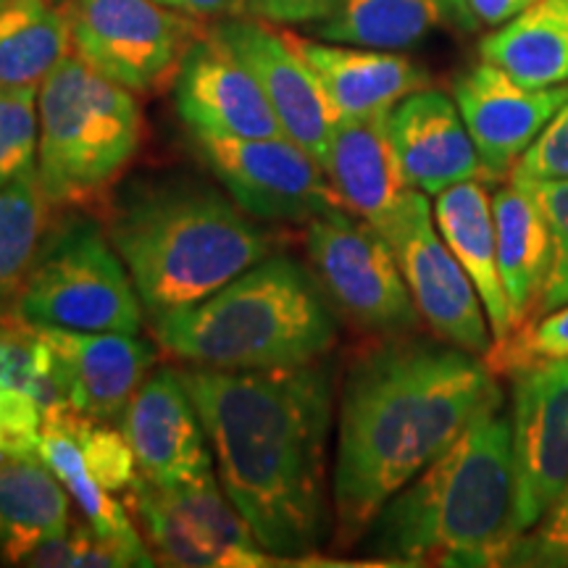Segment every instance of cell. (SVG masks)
Masks as SVG:
<instances>
[{
    "label": "cell",
    "instance_id": "1",
    "mask_svg": "<svg viewBox=\"0 0 568 568\" xmlns=\"http://www.w3.org/2000/svg\"><path fill=\"white\" fill-rule=\"evenodd\" d=\"M219 481L268 556L308 558L332 529L326 479L335 379L322 361L272 372H184Z\"/></svg>",
    "mask_w": 568,
    "mask_h": 568
},
{
    "label": "cell",
    "instance_id": "2",
    "mask_svg": "<svg viewBox=\"0 0 568 568\" xmlns=\"http://www.w3.org/2000/svg\"><path fill=\"white\" fill-rule=\"evenodd\" d=\"M497 385L485 355L393 339L358 358L339 397L332 510L343 545L453 445Z\"/></svg>",
    "mask_w": 568,
    "mask_h": 568
},
{
    "label": "cell",
    "instance_id": "3",
    "mask_svg": "<svg viewBox=\"0 0 568 568\" xmlns=\"http://www.w3.org/2000/svg\"><path fill=\"white\" fill-rule=\"evenodd\" d=\"M514 497V426L497 387L443 456L379 510L368 552L400 566H506Z\"/></svg>",
    "mask_w": 568,
    "mask_h": 568
},
{
    "label": "cell",
    "instance_id": "4",
    "mask_svg": "<svg viewBox=\"0 0 568 568\" xmlns=\"http://www.w3.org/2000/svg\"><path fill=\"white\" fill-rule=\"evenodd\" d=\"M109 237L153 318L203 303L272 251V234L232 195L180 172L126 180Z\"/></svg>",
    "mask_w": 568,
    "mask_h": 568
},
{
    "label": "cell",
    "instance_id": "5",
    "mask_svg": "<svg viewBox=\"0 0 568 568\" xmlns=\"http://www.w3.org/2000/svg\"><path fill=\"white\" fill-rule=\"evenodd\" d=\"M153 332L195 368L272 372L326 358L337 314L314 268L272 255L193 308L153 318Z\"/></svg>",
    "mask_w": 568,
    "mask_h": 568
},
{
    "label": "cell",
    "instance_id": "6",
    "mask_svg": "<svg viewBox=\"0 0 568 568\" xmlns=\"http://www.w3.org/2000/svg\"><path fill=\"white\" fill-rule=\"evenodd\" d=\"M38 180L48 203H88L130 166L142 140L132 90L80 55H67L40 84Z\"/></svg>",
    "mask_w": 568,
    "mask_h": 568
},
{
    "label": "cell",
    "instance_id": "7",
    "mask_svg": "<svg viewBox=\"0 0 568 568\" xmlns=\"http://www.w3.org/2000/svg\"><path fill=\"white\" fill-rule=\"evenodd\" d=\"M32 329L138 335L142 301L122 255L90 216H69L40 243L17 297Z\"/></svg>",
    "mask_w": 568,
    "mask_h": 568
},
{
    "label": "cell",
    "instance_id": "8",
    "mask_svg": "<svg viewBox=\"0 0 568 568\" xmlns=\"http://www.w3.org/2000/svg\"><path fill=\"white\" fill-rule=\"evenodd\" d=\"M311 268L326 297L353 324L397 335L418 324V308L403 280L393 245L364 219L335 209L308 222Z\"/></svg>",
    "mask_w": 568,
    "mask_h": 568
},
{
    "label": "cell",
    "instance_id": "9",
    "mask_svg": "<svg viewBox=\"0 0 568 568\" xmlns=\"http://www.w3.org/2000/svg\"><path fill=\"white\" fill-rule=\"evenodd\" d=\"M126 508L140 518L155 552L169 566H264L268 552L226 497L213 471L182 485H153L140 477L126 487Z\"/></svg>",
    "mask_w": 568,
    "mask_h": 568
},
{
    "label": "cell",
    "instance_id": "10",
    "mask_svg": "<svg viewBox=\"0 0 568 568\" xmlns=\"http://www.w3.org/2000/svg\"><path fill=\"white\" fill-rule=\"evenodd\" d=\"M63 13L77 55L132 92L161 84L201 38L187 13L159 0H67Z\"/></svg>",
    "mask_w": 568,
    "mask_h": 568
},
{
    "label": "cell",
    "instance_id": "11",
    "mask_svg": "<svg viewBox=\"0 0 568 568\" xmlns=\"http://www.w3.org/2000/svg\"><path fill=\"white\" fill-rule=\"evenodd\" d=\"M514 426V535L535 527L568 487V358L506 368Z\"/></svg>",
    "mask_w": 568,
    "mask_h": 568
},
{
    "label": "cell",
    "instance_id": "12",
    "mask_svg": "<svg viewBox=\"0 0 568 568\" xmlns=\"http://www.w3.org/2000/svg\"><path fill=\"white\" fill-rule=\"evenodd\" d=\"M379 234L393 245L418 316L435 335L464 351L489 355L495 337L487 311L474 282L437 230L429 195L414 190Z\"/></svg>",
    "mask_w": 568,
    "mask_h": 568
},
{
    "label": "cell",
    "instance_id": "13",
    "mask_svg": "<svg viewBox=\"0 0 568 568\" xmlns=\"http://www.w3.org/2000/svg\"><path fill=\"white\" fill-rule=\"evenodd\" d=\"M193 145L234 203L253 219L311 222L343 209L322 161L295 140H226L193 134Z\"/></svg>",
    "mask_w": 568,
    "mask_h": 568
},
{
    "label": "cell",
    "instance_id": "14",
    "mask_svg": "<svg viewBox=\"0 0 568 568\" xmlns=\"http://www.w3.org/2000/svg\"><path fill=\"white\" fill-rule=\"evenodd\" d=\"M174 105L193 134L226 140L287 138L251 69L222 40L201 34L176 67Z\"/></svg>",
    "mask_w": 568,
    "mask_h": 568
},
{
    "label": "cell",
    "instance_id": "15",
    "mask_svg": "<svg viewBox=\"0 0 568 568\" xmlns=\"http://www.w3.org/2000/svg\"><path fill=\"white\" fill-rule=\"evenodd\" d=\"M453 101L477 145L487 182H493L510 176L518 159L568 101V84L529 88L481 59L456 77Z\"/></svg>",
    "mask_w": 568,
    "mask_h": 568
},
{
    "label": "cell",
    "instance_id": "16",
    "mask_svg": "<svg viewBox=\"0 0 568 568\" xmlns=\"http://www.w3.org/2000/svg\"><path fill=\"white\" fill-rule=\"evenodd\" d=\"M211 34L251 69L284 134L324 166L339 113L314 69L297 55L284 32H274L251 19H224L213 27Z\"/></svg>",
    "mask_w": 568,
    "mask_h": 568
},
{
    "label": "cell",
    "instance_id": "17",
    "mask_svg": "<svg viewBox=\"0 0 568 568\" xmlns=\"http://www.w3.org/2000/svg\"><path fill=\"white\" fill-rule=\"evenodd\" d=\"M38 332L55 393L98 422L124 416L155 361L151 345L124 332Z\"/></svg>",
    "mask_w": 568,
    "mask_h": 568
},
{
    "label": "cell",
    "instance_id": "18",
    "mask_svg": "<svg viewBox=\"0 0 568 568\" xmlns=\"http://www.w3.org/2000/svg\"><path fill=\"white\" fill-rule=\"evenodd\" d=\"M122 422L140 477L153 485L172 487L213 471L203 418L184 376L172 368H161L142 382Z\"/></svg>",
    "mask_w": 568,
    "mask_h": 568
},
{
    "label": "cell",
    "instance_id": "19",
    "mask_svg": "<svg viewBox=\"0 0 568 568\" xmlns=\"http://www.w3.org/2000/svg\"><path fill=\"white\" fill-rule=\"evenodd\" d=\"M397 159L414 190L435 197L453 184L487 180L456 101L424 88L389 111Z\"/></svg>",
    "mask_w": 568,
    "mask_h": 568
},
{
    "label": "cell",
    "instance_id": "20",
    "mask_svg": "<svg viewBox=\"0 0 568 568\" xmlns=\"http://www.w3.org/2000/svg\"><path fill=\"white\" fill-rule=\"evenodd\" d=\"M324 172L345 211L382 232L414 193L397 159L389 113L339 119Z\"/></svg>",
    "mask_w": 568,
    "mask_h": 568
},
{
    "label": "cell",
    "instance_id": "21",
    "mask_svg": "<svg viewBox=\"0 0 568 568\" xmlns=\"http://www.w3.org/2000/svg\"><path fill=\"white\" fill-rule=\"evenodd\" d=\"M297 55L314 69L339 119H366L389 113L414 92L429 88V71L395 51L339 45L284 32Z\"/></svg>",
    "mask_w": 568,
    "mask_h": 568
},
{
    "label": "cell",
    "instance_id": "22",
    "mask_svg": "<svg viewBox=\"0 0 568 568\" xmlns=\"http://www.w3.org/2000/svg\"><path fill=\"white\" fill-rule=\"evenodd\" d=\"M432 209H435L439 234L477 287L495 345H503L516 332V324L510 316L500 264H497L493 195L487 190V180L453 184L435 195Z\"/></svg>",
    "mask_w": 568,
    "mask_h": 568
},
{
    "label": "cell",
    "instance_id": "23",
    "mask_svg": "<svg viewBox=\"0 0 568 568\" xmlns=\"http://www.w3.org/2000/svg\"><path fill=\"white\" fill-rule=\"evenodd\" d=\"M479 27L468 0H339L329 17L316 21L314 32L339 45L406 51L435 32Z\"/></svg>",
    "mask_w": 568,
    "mask_h": 568
},
{
    "label": "cell",
    "instance_id": "24",
    "mask_svg": "<svg viewBox=\"0 0 568 568\" xmlns=\"http://www.w3.org/2000/svg\"><path fill=\"white\" fill-rule=\"evenodd\" d=\"M497 264L516 329L535 316L550 274L552 240L545 213L521 184L510 180L493 193Z\"/></svg>",
    "mask_w": 568,
    "mask_h": 568
},
{
    "label": "cell",
    "instance_id": "25",
    "mask_svg": "<svg viewBox=\"0 0 568 568\" xmlns=\"http://www.w3.org/2000/svg\"><path fill=\"white\" fill-rule=\"evenodd\" d=\"M69 535V489L45 460L0 464V558L24 566L40 545Z\"/></svg>",
    "mask_w": 568,
    "mask_h": 568
},
{
    "label": "cell",
    "instance_id": "26",
    "mask_svg": "<svg viewBox=\"0 0 568 568\" xmlns=\"http://www.w3.org/2000/svg\"><path fill=\"white\" fill-rule=\"evenodd\" d=\"M479 53L529 88L568 84V0H537L489 32Z\"/></svg>",
    "mask_w": 568,
    "mask_h": 568
},
{
    "label": "cell",
    "instance_id": "27",
    "mask_svg": "<svg viewBox=\"0 0 568 568\" xmlns=\"http://www.w3.org/2000/svg\"><path fill=\"white\" fill-rule=\"evenodd\" d=\"M71 30L53 0L0 6V88H38L67 59Z\"/></svg>",
    "mask_w": 568,
    "mask_h": 568
},
{
    "label": "cell",
    "instance_id": "28",
    "mask_svg": "<svg viewBox=\"0 0 568 568\" xmlns=\"http://www.w3.org/2000/svg\"><path fill=\"white\" fill-rule=\"evenodd\" d=\"M40 460H45V466L63 481V487L69 489V495L74 497L77 506L98 535L122 548L134 566H153L151 552L142 542L140 531L134 529L132 518L126 516V508L119 500H113L109 489L92 479L88 466H84L80 443L53 416L42 418Z\"/></svg>",
    "mask_w": 568,
    "mask_h": 568
},
{
    "label": "cell",
    "instance_id": "29",
    "mask_svg": "<svg viewBox=\"0 0 568 568\" xmlns=\"http://www.w3.org/2000/svg\"><path fill=\"white\" fill-rule=\"evenodd\" d=\"M45 195L38 169L0 187V311L17 303L21 284L40 251Z\"/></svg>",
    "mask_w": 568,
    "mask_h": 568
},
{
    "label": "cell",
    "instance_id": "30",
    "mask_svg": "<svg viewBox=\"0 0 568 568\" xmlns=\"http://www.w3.org/2000/svg\"><path fill=\"white\" fill-rule=\"evenodd\" d=\"M45 416H53L74 435L82 447L84 466L92 474L98 485L109 489V493H122L138 479V458H134L130 439L124 432L103 426L98 418L84 416L69 403H53V406L42 408Z\"/></svg>",
    "mask_w": 568,
    "mask_h": 568
},
{
    "label": "cell",
    "instance_id": "31",
    "mask_svg": "<svg viewBox=\"0 0 568 568\" xmlns=\"http://www.w3.org/2000/svg\"><path fill=\"white\" fill-rule=\"evenodd\" d=\"M38 88H0V187L38 169Z\"/></svg>",
    "mask_w": 568,
    "mask_h": 568
},
{
    "label": "cell",
    "instance_id": "32",
    "mask_svg": "<svg viewBox=\"0 0 568 568\" xmlns=\"http://www.w3.org/2000/svg\"><path fill=\"white\" fill-rule=\"evenodd\" d=\"M514 182L521 184V187L535 197L537 205L545 213V222L550 226L552 261H550L548 282H545L542 297H539L537 311H535V316H539L545 314V311L560 308V305L568 303V180H548V182L514 180Z\"/></svg>",
    "mask_w": 568,
    "mask_h": 568
},
{
    "label": "cell",
    "instance_id": "33",
    "mask_svg": "<svg viewBox=\"0 0 568 568\" xmlns=\"http://www.w3.org/2000/svg\"><path fill=\"white\" fill-rule=\"evenodd\" d=\"M489 355L493 361L487 364L497 368H510L537 358H568V303L529 318L506 343L495 345Z\"/></svg>",
    "mask_w": 568,
    "mask_h": 568
},
{
    "label": "cell",
    "instance_id": "34",
    "mask_svg": "<svg viewBox=\"0 0 568 568\" xmlns=\"http://www.w3.org/2000/svg\"><path fill=\"white\" fill-rule=\"evenodd\" d=\"M42 403L32 393L0 385V460L40 458Z\"/></svg>",
    "mask_w": 568,
    "mask_h": 568
},
{
    "label": "cell",
    "instance_id": "35",
    "mask_svg": "<svg viewBox=\"0 0 568 568\" xmlns=\"http://www.w3.org/2000/svg\"><path fill=\"white\" fill-rule=\"evenodd\" d=\"M506 566L568 568V487L558 503L510 548Z\"/></svg>",
    "mask_w": 568,
    "mask_h": 568
},
{
    "label": "cell",
    "instance_id": "36",
    "mask_svg": "<svg viewBox=\"0 0 568 568\" xmlns=\"http://www.w3.org/2000/svg\"><path fill=\"white\" fill-rule=\"evenodd\" d=\"M508 180H568V101L545 124L527 153L518 159Z\"/></svg>",
    "mask_w": 568,
    "mask_h": 568
},
{
    "label": "cell",
    "instance_id": "37",
    "mask_svg": "<svg viewBox=\"0 0 568 568\" xmlns=\"http://www.w3.org/2000/svg\"><path fill=\"white\" fill-rule=\"evenodd\" d=\"M339 0H245V9L276 24H316L337 9Z\"/></svg>",
    "mask_w": 568,
    "mask_h": 568
},
{
    "label": "cell",
    "instance_id": "38",
    "mask_svg": "<svg viewBox=\"0 0 568 568\" xmlns=\"http://www.w3.org/2000/svg\"><path fill=\"white\" fill-rule=\"evenodd\" d=\"M537 0H468L474 17L479 19V24L485 27H500L518 17L521 11H527L529 6H535Z\"/></svg>",
    "mask_w": 568,
    "mask_h": 568
},
{
    "label": "cell",
    "instance_id": "39",
    "mask_svg": "<svg viewBox=\"0 0 568 568\" xmlns=\"http://www.w3.org/2000/svg\"><path fill=\"white\" fill-rule=\"evenodd\" d=\"M169 9L187 13V17H224L245 9V0H159Z\"/></svg>",
    "mask_w": 568,
    "mask_h": 568
},
{
    "label": "cell",
    "instance_id": "40",
    "mask_svg": "<svg viewBox=\"0 0 568 568\" xmlns=\"http://www.w3.org/2000/svg\"><path fill=\"white\" fill-rule=\"evenodd\" d=\"M53 3H67V0H53Z\"/></svg>",
    "mask_w": 568,
    "mask_h": 568
},
{
    "label": "cell",
    "instance_id": "41",
    "mask_svg": "<svg viewBox=\"0 0 568 568\" xmlns=\"http://www.w3.org/2000/svg\"><path fill=\"white\" fill-rule=\"evenodd\" d=\"M6 3H9V0H0V6H6Z\"/></svg>",
    "mask_w": 568,
    "mask_h": 568
}]
</instances>
